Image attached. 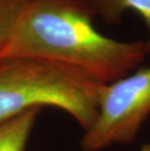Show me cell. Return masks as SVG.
Here are the masks:
<instances>
[{"mask_svg":"<svg viewBox=\"0 0 150 151\" xmlns=\"http://www.w3.org/2000/svg\"><path fill=\"white\" fill-rule=\"evenodd\" d=\"M106 85L80 68L33 58L0 59V122L33 108L58 107L85 132L95 123Z\"/></svg>","mask_w":150,"mask_h":151,"instance_id":"7a4b0ae2","label":"cell"},{"mask_svg":"<svg viewBox=\"0 0 150 151\" xmlns=\"http://www.w3.org/2000/svg\"><path fill=\"white\" fill-rule=\"evenodd\" d=\"M98 17L108 24L121 22L123 14L133 11L143 19L148 29L146 48L150 53V0H94Z\"/></svg>","mask_w":150,"mask_h":151,"instance_id":"5b68a950","label":"cell"},{"mask_svg":"<svg viewBox=\"0 0 150 151\" xmlns=\"http://www.w3.org/2000/svg\"><path fill=\"white\" fill-rule=\"evenodd\" d=\"M140 151H150V141L147 143L143 144L141 146V148H140Z\"/></svg>","mask_w":150,"mask_h":151,"instance_id":"52a82bcc","label":"cell"},{"mask_svg":"<svg viewBox=\"0 0 150 151\" xmlns=\"http://www.w3.org/2000/svg\"><path fill=\"white\" fill-rule=\"evenodd\" d=\"M150 115V65L141 67L101 91L95 123L81 139L83 151L130 144Z\"/></svg>","mask_w":150,"mask_h":151,"instance_id":"3957f363","label":"cell"},{"mask_svg":"<svg viewBox=\"0 0 150 151\" xmlns=\"http://www.w3.org/2000/svg\"><path fill=\"white\" fill-rule=\"evenodd\" d=\"M33 0H0V59L22 16Z\"/></svg>","mask_w":150,"mask_h":151,"instance_id":"8992f818","label":"cell"},{"mask_svg":"<svg viewBox=\"0 0 150 151\" xmlns=\"http://www.w3.org/2000/svg\"><path fill=\"white\" fill-rule=\"evenodd\" d=\"M40 108L0 122V151H25Z\"/></svg>","mask_w":150,"mask_h":151,"instance_id":"277c9868","label":"cell"},{"mask_svg":"<svg viewBox=\"0 0 150 151\" xmlns=\"http://www.w3.org/2000/svg\"><path fill=\"white\" fill-rule=\"evenodd\" d=\"M94 0H33L19 21L3 58L67 65L105 84L135 71L148 54L145 41H119L94 25Z\"/></svg>","mask_w":150,"mask_h":151,"instance_id":"6da1fadb","label":"cell"}]
</instances>
